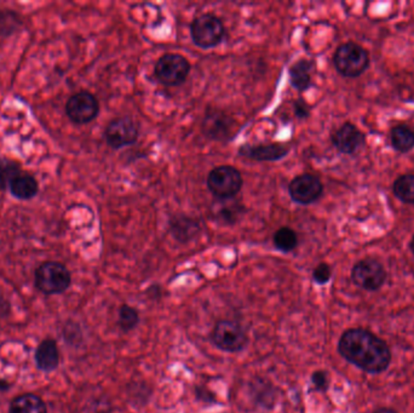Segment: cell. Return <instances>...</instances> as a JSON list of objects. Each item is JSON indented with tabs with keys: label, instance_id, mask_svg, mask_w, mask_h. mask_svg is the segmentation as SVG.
I'll use <instances>...</instances> for the list:
<instances>
[{
	"label": "cell",
	"instance_id": "cell-1",
	"mask_svg": "<svg viewBox=\"0 0 414 413\" xmlns=\"http://www.w3.org/2000/svg\"><path fill=\"white\" fill-rule=\"evenodd\" d=\"M338 352L346 361L364 372H383L391 361L388 344L364 328L345 331L338 343Z\"/></svg>",
	"mask_w": 414,
	"mask_h": 413
},
{
	"label": "cell",
	"instance_id": "cell-2",
	"mask_svg": "<svg viewBox=\"0 0 414 413\" xmlns=\"http://www.w3.org/2000/svg\"><path fill=\"white\" fill-rule=\"evenodd\" d=\"M333 63L342 76L358 78L369 68V52L355 43H345L335 50Z\"/></svg>",
	"mask_w": 414,
	"mask_h": 413
},
{
	"label": "cell",
	"instance_id": "cell-3",
	"mask_svg": "<svg viewBox=\"0 0 414 413\" xmlns=\"http://www.w3.org/2000/svg\"><path fill=\"white\" fill-rule=\"evenodd\" d=\"M70 282L72 275L62 263H43L35 271V286L44 295L63 293L70 288Z\"/></svg>",
	"mask_w": 414,
	"mask_h": 413
},
{
	"label": "cell",
	"instance_id": "cell-4",
	"mask_svg": "<svg viewBox=\"0 0 414 413\" xmlns=\"http://www.w3.org/2000/svg\"><path fill=\"white\" fill-rule=\"evenodd\" d=\"M190 34L195 45L211 49L218 45L225 36V25L217 16L212 14L200 15L190 25Z\"/></svg>",
	"mask_w": 414,
	"mask_h": 413
},
{
	"label": "cell",
	"instance_id": "cell-5",
	"mask_svg": "<svg viewBox=\"0 0 414 413\" xmlns=\"http://www.w3.org/2000/svg\"><path fill=\"white\" fill-rule=\"evenodd\" d=\"M207 187L218 199H230L240 192L242 176L235 167L223 165L215 167L207 176Z\"/></svg>",
	"mask_w": 414,
	"mask_h": 413
},
{
	"label": "cell",
	"instance_id": "cell-6",
	"mask_svg": "<svg viewBox=\"0 0 414 413\" xmlns=\"http://www.w3.org/2000/svg\"><path fill=\"white\" fill-rule=\"evenodd\" d=\"M211 341L222 352L238 353L247 346L249 338L239 324L223 320L216 324L211 333Z\"/></svg>",
	"mask_w": 414,
	"mask_h": 413
},
{
	"label": "cell",
	"instance_id": "cell-7",
	"mask_svg": "<svg viewBox=\"0 0 414 413\" xmlns=\"http://www.w3.org/2000/svg\"><path fill=\"white\" fill-rule=\"evenodd\" d=\"M190 63L178 54H166L155 65V76L166 86L180 85L189 74Z\"/></svg>",
	"mask_w": 414,
	"mask_h": 413
},
{
	"label": "cell",
	"instance_id": "cell-8",
	"mask_svg": "<svg viewBox=\"0 0 414 413\" xmlns=\"http://www.w3.org/2000/svg\"><path fill=\"white\" fill-rule=\"evenodd\" d=\"M351 279L355 285L362 290L377 291L386 280V272L382 263L372 258H367L355 264L351 272Z\"/></svg>",
	"mask_w": 414,
	"mask_h": 413
},
{
	"label": "cell",
	"instance_id": "cell-9",
	"mask_svg": "<svg viewBox=\"0 0 414 413\" xmlns=\"http://www.w3.org/2000/svg\"><path fill=\"white\" fill-rule=\"evenodd\" d=\"M100 112V103L91 92L80 91L70 97L65 105V113L75 124H87L96 119Z\"/></svg>",
	"mask_w": 414,
	"mask_h": 413
},
{
	"label": "cell",
	"instance_id": "cell-10",
	"mask_svg": "<svg viewBox=\"0 0 414 413\" xmlns=\"http://www.w3.org/2000/svg\"><path fill=\"white\" fill-rule=\"evenodd\" d=\"M138 125L131 116L116 118L105 129V141L113 149L134 145L138 140Z\"/></svg>",
	"mask_w": 414,
	"mask_h": 413
},
{
	"label": "cell",
	"instance_id": "cell-11",
	"mask_svg": "<svg viewBox=\"0 0 414 413\" xmlns=\"http://www.w3.org/2000/svg\"><path fill=\"white\" fill-rule=\"evenodd\" d=\"M289 195L293 202L300 205H309L316 202L324 192L322 182L319 177L304 173L295 177L289 186Z\"/></svg>",
	"mask_w": 414,
	"mask_h": 413
},
{
	"label": "cell",
	"instance_id": "cell-12",
	"mask_svg": "<svg viewBox=\"0 0 414 413\" xmlns=\"http://www.w3.org/2000/svg\"><path fill=\"white\" fill-rule=\"evenodd\" d=\"M364 134L351 123H345L332 135L333 146L343 154H354L364 146Z\"/></svg>",
	"mask_w": 414,
	"mask_h": 413
},
{
	"label": "cell",
	"instance_id": "cell-13",
	"mask_svg": "<svg viewBox=\"0 0 414 413\" xmlns=\"http://www.w3.org/2000/svg\"><path fill=\"white\" fill-rule=\"evenodd\" d=\"M289 151V147L278 145V143L260 145V146L245 145L240 147L239 154L257 162H276L287 156Z\"/></svg>",
	"mask_w": 414,
	"mask_h": 413
},
{
	"label": "cell",
	"instance_id": "cell-14",
	"mask_svg": "<svg viewBox=\"0 0 414 413\" xmlns=\"http://www.w3.org/2000/svg\"><path fill=\"white\" fill-rule=\"evenodd\" d=\"M35 363L43 372H51L57 368L60 363V353L54 339L46 338L40 343L35 350Z\"/></svg>",
	"mask_w": 414,
	"mask_h": 413
},
{
	"label": "cell",
	"instance_id": "cell-15",
	"mask_svg": "<svg viewBox=\"0 0 414 413\" xmlns=\"http://www.w3.org/2000/svg\"><path fill=\"white\" fill-rule=\"evenodd\" d=\"M231 127V120L220 112H209L203 123L205 135L214 140H227Z\"/></svg>",
	"mask_w": 414,
	"mask_h": 413
},
{
	"label": "cell",
	"instance_id": "cell-16",
	"mask_svg": "<svg viewBox=\"0 0 414 413\" xmlns=\"http://www.w3.org/2000/svg\"><path fill=\"white\" fill-rule=\"evenodd\" d=\"M9 189H10L11 194L17 199L30 200L38 194L39 184H38V182H37L34 177L30 176L28 173L21 172L19 176H16L11 181Z\"/></svg>",
	"mask_w": 414,
	"mask_h": 413
},
{
	"label": "cell",
	"instance_id": "cell-17",
	"mask_svg": "<svg viewBox=\"0 0 414 413\" xmlns=\"http://www.w3.org/2000/svg\"><path fill=\"white\" fill-rule=\"evenodd\" d=\"M313 63L308 60H300L289 68V81L296 90L305 91L311 85Z\"/></svg>",
	"mask_w": 414,
	"mask_h": 413
},
{
	"label": "cell",
	"instance_id": "cell-18",
	"mask_svg": "<svg viewBox=\"0 0 414 413\" xmlns=\"http://www.w3.org/2000/svg\"><path fill=\"white\" fill-rule=\"evenodd\" d=\"M10 413H48V410L44 400L38 395L23 394L11 401Z\"/></svg>",
	"mask_w": 414,
	"mask_h": 413
},
{
	"label": "cell",
	"instance_id": "cell-19",
	"mask_svg": "<svg viewBox=\"0 0 414 413\" xmlns=\"http://www.w3.org/2000/svg\"><path fill=\"white\" fill-rule=\"evenodd\" d=\"M391 145L401 153H407L414 148V131L408 126L399 125L391 131Z\"/></svg>",
	"mask_w": 414,
	"mask_h": 413
},
{
	"label": "cell",
	"instance_id": "cell-20",
	"mask_svg": "<svg viewBox=\"0 0 414 413\" xmlns=\"http://www.w3.org/2000/svg\"><path fill=\"white\" fill-rule=\"evenodd\" d=\"M395 197L404 204H414V175H402L394 183Z\"/></svg>",
	"mask_w": 414,
	"mask_h": 413
},
{
	"label": "cell",
	"instance_id": "cell-21",
	"mask_svg": "<svg viewBox=\"0 0 414 413\" xmlns=\"http://www.w3.org/2000/svg\"><path fill=\"white\" fill-rule=\"evenodd\" d=\"M273 242L280 251L291 252L298 245V237L292 228L282 227L275 232Z\"/></svg>",
	"mask_w": 414,
	"mask_h": 413
},
{
	"label": "cell",
	"instance_id": "cell-22",
	"mask_svg": "<svg viewBox=\"0 0 414 413\" xmlns=\"http://www.w3.org/2000/svg\"><path fill=\"white\" fill-rule=\"evenodd\" d=\"M21 173V167L17 162L0 158V191L10 186L11 181Z\"/></svg>",
	"mask_w": 414,
	"mask_h": 413
},
{
	"label": "cell",
	"instance_id": "cell-23",
	"mask_svg": "<svg viewBox=\"0 0 414 413\" xmlns=\"http://www.w3.org/2000/svg\"><path fill=\"white\" fill-rule=\"evenodd\" d=\"M140 323V314L136 310L135 308L124 304L121 306L119 310V317H118V325L123 331H131Z\"/></svg>",
	"mask_w": 414,
	"mask_h": 413
},
{
	"label": "cell",
	"instance_id": "cell-24",
	"mask_svg": "<svg viewBox=\"0 0 414 413\" xmlns=\"http://www.w3.org/2000/svg\"><path fill=\"white\" fill-rule=\"evenodd\" d=\"M331 277H332V271L329 264H326V263L319 264L318 267L315 268L314 273H313L315 282H318L320 285H324L326 282H329Z\"/></svg>",
	"mask_w": 414,
	"mask_h": 413
},
{
	"label": "cell",
	"instance_id": "cell-25",
	"mask_svg": "<svg viewBox=\"0 0 414 413\" xmlns=\"http://www.w3.org/2000/svg\"><path fill=\"white\" fill-rule=\"evenodd\" d=\"M311 382L314 384L315 388L321 392H324L329 388V378L324 371H316L311 376Z\"/></svg>",
	"mask_w": 414,
	"mask_h": 413
},
{
	"label": "cell",
	"instance_id": "cell-26",
	"mask_svg": "<svg viewBox=\"0 0 414 413\" xmlns=\"http://www.w3.org/2000/svg\"><path fill=\"white\" fill-rule=\"evenodd\" d=\"M293 108H295V114L296 116L300 118V119H303V118H308L309 116L310 108L308 105H307V102L303 101V100H297L295 102V105H293Z\"/></svg>",
	"mask_w": 414,
	"mask_h": 413
},
{
	"label": "cell",
	"instance_id": "cell-27",
	"mask_svg": "<svg viewBox=\"0 0 414 413\" xmlns=\"http://www.w3.org/2000/svg\"><path fill=\"white\" fill-rule=\"evenodd\" d=\"M9 388H10L9 382H6L4 379H0V392H4V390H8Z\"/></svg>",
	"mask_w": 414,
	"mask_h": 413
},
{
	"label": "cell",
	"instance_id": "cell-28",
	"mask_svg": "<svg viewBox=\"0 0 414 413\" xmlns=\"http://www.w3.org/2000/svg\"><path fill=\"white\" fill-rule=\"evenodd\" d=\"M375 413H397L395 412L394 410H391V408H380V410H377Z\"/></svg>",
	"mask_w": 414,
	"mask_h": 413
},
{
	"label": "cell",
	"instance_id": "cell-29",
	"mask_svg": "<svg viewBox=\"0 0 414 413\" xmlns=\"http://www.w3.org/2000/svg\"><path fill=\"white\" fill-rule=\"evenodd\" d=\"M411 250H412V252H413L414 255V235L413 237H412V242H411Z\"/></svg>",
	"mask_w": 414,
	"mask_h": 413
}]
</instances>
